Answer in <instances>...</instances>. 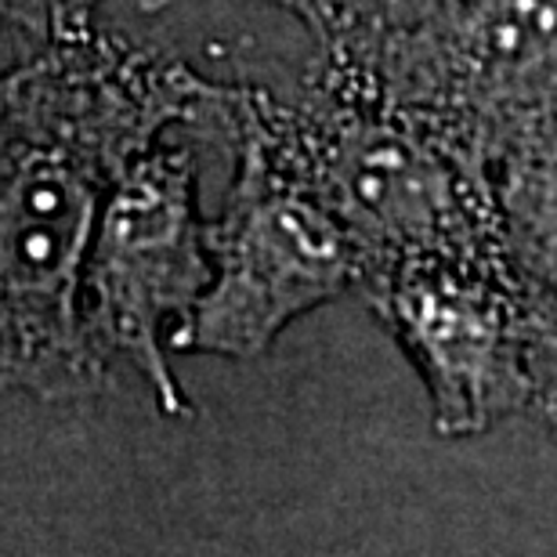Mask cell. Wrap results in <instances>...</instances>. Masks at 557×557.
<instances>
[{"label": "cell", "mask_w": 557, "mask_h": 557, "mask_svg": "<svg viewBox=\"0 0 557 557\" xmlns=\"http://www.w3.org/2000/svg\"><path fill=\"white\" fill-rule=\"evenodd\" d=\"M152 131L84 120H8L0 185V286H4V384L70 403L106 387L84 341L81 294L98 221L116 174Z\"/></svg>", "instance_id": "6da1fadb"}, {"label": "cell", "mask_w": 557, "mask_h": 557, "mask_svg": "<svg viewBox=\"0 0 557 557\" xmlns=\"http://www.w3.org/2000/svg\"><path fill=\"white\" fill-rule=\"evenodd\" d=\"M250 138L341 221L359 253V286L417 261L510 269L493 193L449 145L370 116L315 135L275 138L261 131Z\"/></svg>", "instance_id": "7a4b0ae2"}, {"label": "cell", "mask_w": 557, "mask_h": 557, "mask_svg": "<svg viewBox=\"0 0 557 557\" xmlns=\"http://www.w3.org/2000/svg\"><path fill=\"white\" fill-rule=\"evenodd\" d=\"M214 275L210 221L199 214L196 163L185 145L149 141L109 188L81 322L95 366H127L163 417H188L193 403L171 370V344L193 319Z\"/></svg>", "instance_id": "3957f363"}, {"label": "cell", "mask_w": 557, "mask_h": 557, "mask_svg": "<svg viewBox=\"0 0 557 557\" xmlns=\"http://www.w3.org/2000/svg\"><path fill=\"white\" fill-rule=\"evenodd\" d=\"M214 275L171 351L258 359L300 315L359 283V253L341 221L243 141L236 185L210 221Z\"/></svg>", "instance_id": "277c9868"}, {"label": "cell", "mask_w": 557, "mask_h": 557, "mask_svg": "<svg viewBox=\"0 0 557 557\" xmlns=\"http://www.w3.org/2000/svg\"><path fill=\"white\" fill-rule=\"evenodd\" d=\"M362 294L420 373L442 438H478L540 398L536 333L510 269L417 261Z\"/></svg>", "instance_id": "5b68a950"}, {"label": "cell", "mask_w": 557, "mask_h": 557, "mask_svg": "<svg viewBox=\"0 0 557 557\" xmlns=\"http://www.w3.org/2000/svg\"><path fill=\"white\" fill-rule=\"evenodd\" d=\"M493 193L507 264L525 297L536 333L540 376H557V138L525 145L499 174L485 177Z\"/></svg>", "instance_id": "8992f818"}, {"label": "cell", "mask_w": 557, "mask_h": 557, "mask_svg": "<svg viewBox=\"0 0 557 557\" xmlns=\"http://www.w3.org/2000/svg\"><path fill=\"white\" fill-rule=\"evenodd\" d=\"M536 406H540V413H543V423H547L550 434L557 438V376H554V381L540 392Z\"/></svg>", "instance_id": "52a82bcc"}]
</instances>
